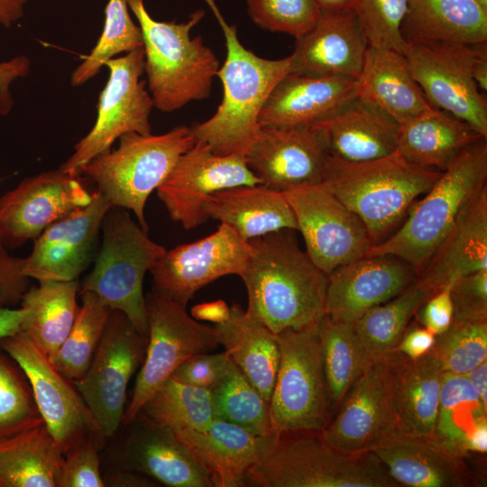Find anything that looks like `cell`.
<instances>
[{
  "label": "cell",
  "mask_w": 487,
  "mask_h": 487,
  "mask_svg": "<svg viewBox=\"0 0 487 487\" xmlns=\"http://www.w3.org/2000/svg\"><path fill=\"white\" fill-rule=\"evenodd\" d=\"M293 231L250 240L252 254L241 276L247 314L275 335L317 325L326 316L328 276L300 249Z\"/></svg>",
  "instance_id": "6da1fadb"
},
{
  "label": "cell",
  "mask_w": 487,
  "mask_h": 487,
  "mask_svg": "<svg viewBox=\"0 0 487 487\" xmlns=\"http://www.w3.org/2000/svg\"><path fill=\"white\" fill-rule=\"evenodd\" d=\"M216 17L225 39L226 58L216 76L223 85V98L209 119L191 127L196 142L210 146L215 153L243 154L260 130V112L274 87L290 72V58L268 60L246 49L235 25L226 23L215 0H205Z\"/></svg>",
  "instance_id": "7a4b0ae2"
},
{
  "label": "cell",
  "mask_w": 487,
  "mask_h": 487,
  "mask_svg": "<svg viewBox=\"0 0 487 487\" xmlns=\"http://www.w3.org/2000/svg\"><path fill=\"white\" fill-rule=\"evenodd\" d=\"M441 172L409 162L397 150L356 162L331 155L321 184L357 215L375 245L400 225L417 198Z\"/></svg>",
  "instance_id": "3957f363"
},
{
  "label": "cell",
  "mask_w": 487,
  "mask_h": 487,
  "mask_svg": "<svg viewBox=\"0 0 487 487\" xmlns=\"http://www.w3.org/2000/svg\"><path fill=\"white\" fill-rule=\"evenodd\" d=\"M126 1L142 31L144 71L153 106L170 113L207 98L219 61L200 36L190 37L205 12H194L184 23L160 22L150 15L143 0Z\"/></svg>",
  "instance_id": "277c9868"
},
{
  "label": "cell",
  "mask_w": 487,
  "mask_h": 487,
  "mask_svg": "<svg viewBox=\"0 0 487 487\" xmlns=\"http://www.w3.org/2000/svg\"><path fill=\"white\" fill-rule=\"evenodd\" d=\"M487 139L464 149L426 192L414 202L400 225L366 255L390 254L422 271L459 213L487 185Z\"/></svg>",
  "instance_id": "5b68a950"
},
{
  "label": "cell",
  "mask_w": 487,
  "mask_h": 487,
  "mask_svg": "<svg viewBox=\"0 0 487 487\" xmlns=\"http://www.w3.org/2000/svg\"><path fill=\"white\" fill-rule=\"evenodd\" d=\"M257 487H398L372 452L349 454L327 444L320 432L278 435L246 476Z\"/></svg>",
  "instance_id": "8992f818"
},
{
  "label": "cell",
  "mask_w": 487,
  "mask_h": 487,
  "mask_svg": "<svg viewBox=\"0 0 487 487\" xmlns=\"http://www.w3.org/2000/svg\"><path fill=\"white\" fill-rule=\"evenodd\" d=\"M195 142L191 128L185 125L161 134L127 133L116 149L90 160L78 175L91 179L112 207L132 210L148 232L144 207L149 196Z\"/></svg>",
  "instance_id": "52a82bcc"
},
{
  "label": "cell",
  "mask_w": 487,
  "mask_h": 487,
  "mask_svg": "<svg viewBox=\"0 0 487 487\" xmlns=\"http://www.w3.org/2000/svg\"><path fill=\"white\" fill-rule=\"evenodd\" d=\"M165 251L132 219L127 209L111 207L102 222L94 267L84 279L79 293H95L111 310L123 312L142 335L148 336L143 279Z\"/></svg>",
  "instance_id": "ba28073f"
},
{
  "label": "cell",
  "mask_w": 487,
  "mask_h": 487,
  "mask_svg": "<svg viewBox=\"0 0 487 487\" xmlns=\"http://www.w3.org/2000/svg\"><path fill=\"white\" fill-rule=\"evenodd\" d=\"M319 324L276 334L280 361L270 400L271 427L276 435L321 432L331 419Z\"/></svg>",
  "instance_id": "9c48e42d"
},
{
  "label": "cell",
  "mask_w": 487,
  "mask_h": 487,
  "mask_svg": "<svg viewBox=\"0 0 487 487\" xmlns=\"http://www.w3.org/2000/svg\"><path fill=\"white\" fill-rule=\"evenodd\" d=\"M148 344L124 425L131 424L146 401L187 359L219 345L214 326L191 317L186 306L153 290L145 296Z\"/></svg>",
  "instance_id": "30bf717a"
},
{
  "label": "cell",
  "mask_w": 487,
  "mask_h": 487,
  "mask_svg": "<svg viewBox=\"0 0 487 487\" xmlns=\"http://www.w3.org/2000/svg\"><path fill=\"white\" fill-rule=\"evenodd\" d=\"M108 80L101 91L92 129L74 146L60 170L79 176V170L96 156L111 149L123 134L152 133L150 115L153 101L140 78L144 71L143 47L106 61Z\"/></svg>",
  "instance_id": "8fae6325"
},
{
  "label": "cell",
  "mask_w": 487,
  "mask_h": 487,
  "mask_svg": "<svg viewBox=\"0 0 487 487\" xmlns=\"http://www.w3.org/2000/svg\"><path fill=\"white\" fill-rule=\"evenodd\" d=\"M148 344L128 317L111 310L85 374L73 381L105 438L123 422L129 381L141 367Z\"/></svg>",
  "instance_id": "7c38bea8"
},
{
  "label": "cell",
  "mask_w": 487,
  "mask_h": 487,
  "mask_svg": "<svg viewBox=\"0 0 487 487\" xmlns=\"http://www.w3.org/2000/svg\"><path fill=\"white\" fill-rule=\"evenodd\" d=\"M482 44L410 42L404 55L428 103L487 139V103L473 78Z\"/></svg>",
  "instance_id": "4fadbf2b"
},
{
  "label": "cell",
  "mask_w": 487,
  "mask_h": 487,
  "mask_svg": "<svg viewBox=\"0 0 487 487\" xmlns=\"http://www.w3.org/2000/svg\"><path fill=\"white\" fill-rule=\"evenodd\" d=\"M0 348L25 374L41 417L64 455L89 436H103L73 381L24 333L0 338Z\"/></svg>",
  "instance_id": "5bb4252c"
},
{
  "label": "cell",
  "mask_w": 487,
  "mask_h": 487,
  "mask_svg": "<svg viewBox=\"0 0 487 487\" xmlns=\"http://www.w3.org/2000/svg\"><path fill=\"white\" fill-rule=\"evenodd\" d=\"M306 244V253L327 276L366 255L372 243L363 221L321 183L283 192Z\"/></svg>",
  "instance_id": "9a60e30c"
},
{
  "label": "cell",
  "mask_w": 487,
  "mask_h": 487,
  "mask_svg": "<svg viewBox=\"0 0 487 487\" xmlns=\"http://www.w3.org/2000/svg\"><path fill=\"white\" fill-rule=\"evenodd\" d=\"M262 184L243 154H217L202 142L184 152L157 188V195L170 217L186 230L208 220L205 203L216 191Z\"/></svg>",
  "instance_id": "2e32d148"
},
{
  "label": "cell",
  "mask_w": 487,
  "mask_h": 487,
  "mask_svg": "<svg viewBox=\"0 0 487 487\" xmlns=\"http://www.w3.org/2000/svg\"><path fill=\"white\" fill-rule=\"evenodd\" d=\"M251 254L250 243L221 223L200 240L166 250L150 269L153 290L187 306L198 290L220 277H241Z\"/></svg>",
  "instance_id": "e0dca14e"
},
{
  "label": "cell",
  "mask_w": 487,
  "mask_h": 487,
  "mask_svg": "<svg viewBox=\"0 0 487 487\" xmlns=\"http://www.w3.org/2000/svg\"><path fill=\"white\" fill-rule=\"evenodd\" d=\"M320 436L333 447L349 454L371 452L395 437L389 354L367 364Z\"/></svg>",
  "instance_id": "ac0fdd59"
},
{
  "label": "cell",
  "mask_w": 487,
  "mask_h": 487,
  "mask_svg": "<svg viewBox=\"0 0 487 487\" xmlns=\"http://www.w3.org/2000/svg\"><path fill=\"white\" fill-rule=\"evenodd\" d=\"M61 170L23 179L0 196V239L7 249L34 240L55 221L87 206L93 194Z\"/></svg>",
  "instance_id": "d6986e66"
},
{
  "label": "cell",
  "mask_w": 487,
  "mask_h": 487,
  "mask_svg": "<svg viewBox=\"0 0 487 487\" xmlns=\"http://www.w3.org/2000/svg\"><path fill=\"white\" fill-rule=\"evenodd\" d=\"M111 207L96 191L87 206L47 226L33 240L31 253L22 258L23 274L38 281L78 280L96 258L102 222Z\"/></svg>",
  "instance_id": "ffe728a7"
},
{
  "label": "cell",
  "mask_w": 487,
  "mask_h": 487,
  "mask_svg": "<svg viewBox=\"0 0 487 487\" xmlns=\"http://www.w3.org/2000/svg\"><path fill=\"white\" fill-rule=\"evenodd\" d=\"M244 156L262 185L284 192L320 184L331 154L312 125L261 126Z\"/></svg>",
  "instance_id": "44dd1931"
},
{
  "label": "cell",
  "mask_w": 487,
  "mask_h": 487,
  "mask_svg": "<svg viewBox=\"0 0 487 487\" xmlns=\"http://www.w3.org/2000/svg\"><path fill=\"white\" fill-rule=\"evenodd\" d=\"M417 280L404 260L390 255H364L328 275L326 316L354 324L365 312L396 297Z\"/></svg>",
  "instance_id": "7402d4cb"
},
{
  "label": "cell",
  "mask_w": 487,
  "mask_h": 487,
  "mask_svg": "<svg viewBox=\"0 0 487 487\" xmlns=\"http://www.w3.org/2000/svg\"><path fill=\"white\" fill-rule=\"evenodd\" d=\"M367 48L354 9L321 10L315 25L296 39L289 73L358 78Z\"/></svg>",
  "instance_id": "603a6c76"
},
{
  "label": "cell",
  "mask_w": 487,
  "mask_h": 487,
  "mask_svg": "<svg viewBox=\"0 0 487 487\" xmlns=\"http://www.w3.org/2000/svg\"><path fill=\"white\" fill-rule=\"evenodd\" d=\"M143 418L122 447L123 469L170 487H215L207 469L170 428Z\"/></svg>",
  "instance_id": "cb8c5ba5"
},
{
  "label": "cell",
  "mask_w": 487,
  "mask_h": 487,
  "mask_svg": "<svg viewBox=\"0 0 487 487\" xmlns=\"http://www.w3.org/2000/svg\"><path fill=\"white\" fill-rule=\"evenodd\" d=\"M357 78L287 74L260 112V126H311L333 115L358 96Z\"/></svg>",
  "instance_id": "d4e9b609"
},
{
  "label": "cell",
  "mask_w": 487,
  "mask_h": 487,
  "mask_svg": "<svg viewBox=\"0 0 487 487\" xmlns=\"http://www.w3.org/2000/svg\"><path fill=\"white\" fill-rule=\"evenodd\" d=\"M481 270H487V185L459 213L417 281L432 296Z\"/></svg>",
  "instance_id": "484cf974"
},
{
  "label": "cell",
  "mask_w": 487,
  "mask_h": 487,
  "mask_svg": "<svg viewBox=\"0 0 487 487\" xmlns=\"http://www.w3.org/2000/svg\"><path fill=\"white\" fill-rule=\"evenodd\" d=\"M395 437H433L444 371L430 351L410 359L389 354Z\"/></svg>",
  "instance_id": "4316f807"
},
{
  "label": "cell",
  "mask_w": 487,
  "mask_h": 487,
  "mask_svg": "<svg viewBox=\"0 0 487 487\" xmlns=\"http://www.w3.org/2000/svg\"><path fill=\"white\" fill-rule=\"evenodd\" d=\"M211 474L215 487L246 486V476L268 453L278 435H256L237 425L214 419L201 431L174 433Z\"/></svg>",
  "instance_id": "83f0119b"
},
{
  "label": "cell",
  "mask_w": 487,
  "mask_h": 487,
  "mask_svg": "<svg viewBox=\"0 0 487 487\" xmlns=\"http://www.w3.org/2000/svg\"><path fill=\"white\" fill-rule=\"evenodd\" d=\"M400 486L468 487L476 481L464 458L433 437L399 436L371 450Z\"/></svg>",
  "instance_id": "f1b7e54d"
},
{
  "label": "cell",
  "mask_w": 487,
  "mask_h": 487,
  "mask_svg": "<svg viewBox=\"0 0 487 487\" xmlns=\"http://www.w3.org/2000/svg\"><path fill=\"white\" fill-rule=\"evenodd\" d=\"M312 126L322 133L330 154L344 161H372L397 150L398 124L358 96Z\"/></svg>",
  "instance_id": "f546056e"
},
{
  "label": "cell",
  "mask_w": 487,
  "mask_h": 487,
  "mask_svg": "<svg viewBox=\"0 0 487 487\" xmlns=\"http://www.w3.org/2000/svg\"><path fill=\"white\" fill-rule=\"evenodd\" d=\"M357 85L359 97L398 124L432 107L412 77L405 55L394 50L368 46Z\"/></svg>",
  "instance_id": "4dcf8cb0"
},
{
  "label": "cell",
  "mask_w": 487,
  "mask_h": 487,
  "mask_svg": "<svg viewBox=\"0 0 487 487\" xmlns=\"http://www.w3.org/2000/svg\"><path fill=\"white\" fill-rule=\"evenodd\" d=\"M204 208L209 218L230 225L248 242L282 229H298L283 192L262 184L216 191L208 197Z\"/></svg>",
  "instance_id": "1f68e13d"
},
{
  "label": "cell",
  "mask_w": 487,
  "mask_h": 487,
  "mask_svg": "<svg viewBox=\"0 0 487 487\" xmlns=\"http://www.w3.org/2000/svg\"><path fill=\"white\" fill-rule=\"evenodd\" d=\"M214 328L219 345L270 402L280 361L276 335L238 304L231 306Z\"/></svg>",
  "instance_id": "d6a6232c"
},
{
  "label": "cell",
  "mask_w": 487,
  "mask_h": 487,
  "mask_svg": "<svg viewBox=\"0 0 487 487\" xmlns=\"http://www.w3.org/2000/svg\"><path fill=\"white\" fill-rule=\"evenodd\" d=\"M482 138L465 122L432 106L398 124L397 151L409 162L443 171Z\"/></svg>",
  "instance_id": "836d02e7"
},
{
  "label": "cell",
  "mask_w": 487,
  "mask_h": 487,
  "mask_svg": "<svg viewBox=\"0 0 487 487\" xmlns=\"http://www.w3.org/2000/svg\"><path fill=\"white\" fill-rule=\"evenodd\" d=\"M401 33L407 43H485L487 12L473 0H408Z\"/></svg>",
  "instance_id": "e575fe53"
},
{
  "label": "cell",
  "mask_w": 487,
  "mask_h": 487,
  "mask_svg": "<svg viewBox=\"0 0 487 487\" xmlns=\"http://www.w3.org/2000/svg\"><path fill=\"white\" fill-rule=\"evenodd\" d=\"M64 460L42 421L0 439V487H60Z\"/></svg>",
  "instance_id": "d590c367"
},
{
  "label": "cell",
  "mask_w": 487,
  "mask_h": 487,
  "mask_svg": "<svg viewBox=\"0 0 487 487\" xmlns=\"http://www.w3.org/2000/svg\"><path fill=\"white\" fill-rule=\"evenodd\" d=\"M79 282L41 280L29 286L20 307L24 317L20 331L24 333L51 361L70 332L79 312L77 302Z\"/></svg>",
  "instance_id": "8d00e7d4"
},
{
  "label": "cell",
  "mask_w": 487,
  "mask_h": 487,
  "mask_svg": "<svg viewBox=\"0 0 487 487\" xmlns=\"http://www.w3.org/2000/svg\"><path fill=\"white\" fill-rule=\"evenodd\" d=\"M429 297L416 280L396 297L369 309L354 324L371 361L397 350L411 318Z\"/></svg>",
  "instance_id": "74e56055"
},
{
  "label": "cell",
  "mask_w": 487,
  "mask_h": 487,
  "mask_svg": "<svg viewBox=\"0 0 487 487\" xmlns=\"http://www.w3.org/2000/svg\"><path fill=\"white\" fill-rule=\"evenodd\" d=\"M323 369L331 418L345 393L371 362L354 324L325 316L319 324Z\"/></svg>",
  "instance_id": "f35d334b"
},
{
  "label": "cell",
  "mask_w": 487,
  "mask_h": 487,
  "mask_svg": "<svg viewBox=\"0 0 487 487\" xmlns=\"http://www.w3.org/2000/svg\"><path fill=\"white\" fill-rule=\"evenodd\" d=\"M484 420H487V407L467 377L444 372L433 438L455 453L467 456L465 443Z\"/></svg>",
  "instance_id": "ab89813d"
},
{
  "label": "cell",
  "mask_w": 487,
  "mask_h": 487,
  "mask_svg": "<svg viewBox=\"0 0 487 487\" xmlns=\"http://www.w3.org/2000/svg\"><path fill=\"white\" fill-rule=\"evenodd\" d=\"M140 413L174 433L205 430L215 419L211 391L172 377L159 387Z\"/></svg>",
  "instance_id": "60d3db41"
},
{
  "label": "cell",
  "mask_w": 487,
  "mask_h": 487,
  "mask_svg": "<svg viewBox=\"0 0 487 487\" xmlns=\"http://www.w3.org/2000/svg\"><path fill=\"white\" fill-rule=\"evenodd\" d=\"M210 391L215 419L237 425L256 435L272 433L270 402L232 360Z\"/></svg>",
  "instance_id": "b9f144b4"
},
{
  "label": "cell",
  "mask_w": 487,
  "mask_h": 487,
  "mask_svg": "<svg viewBox=\"0 0 487 487\" xmlns=\"http://www.w3.org/2000/svg\"><path fill=\"white\" fill-rule=\"evenodd\" d=\"M81 295L82 305L68 336L51 361L69 380L80 379L88 369L111 309L93 292Z\"/></svg>",
  "instance_id": "7bdbcfd3"
},
{
  "label": "cell",
  "mask_w": 487,
  "mask_h": 487,
  "mask_svg": "<svg viewBox=\"0 0 487 487\" xmlns=\"http://www.w3.org/2000/svg\"><path fill=\"white\" fill-rule=\"evenodd\" d=\"M129 10L126 0H108L102 33L90 53L72 72V86L87 83L115 55L143 47L141 28L133 23Z\"/></svg>",
  "instance_id": "ee69618b"
},
{
  "label": "cell",
  "mask_w": 487,
  "mask_h": 487,
  "mask_svg": "<svg viewBox=\"0 0 487 487\" xmlns=\"http://www.w3.org/2000/svg\"><path fill=\"white\" fill-rule=\"evenodd\" d=\"M42 421L25 374L0 348V439Z\"/></svg>",
  "instance_id": "f6af8a7d"
},
{
  "label": "cell",
  "mask_w": 487,
  "mask_h": 487,
  "mask_svg": "<svg viewBox=\"0 0 487 487\" xmlns=\"http://www.w3.org/2000/svg\"><path fill=\"white\" fill-rule=\"evenodd\" d=\"M431 352L444 372L466 374L487 360V322L453 321L447 330L436 336Z\"/></svg>",
  "instance_id": "bcb514c9"
},
{
  "label": "cell",
  "mask_w": 487,
  "mask_h": 487,
  "mask_svg": "<svg viewBox=\"0 0 487 487\" xmlns=\"http://www.w3.org/2000/svg\"><path fill=\"white\" fill-rule=\"evenodd\" d=\"M407 8L408 0H357L354 12L368 46L404 54L408 43L401 25Z\"/></svg>",
  "instance_id": "7dc6e473"
},
{
  "label": "cell",
  "mask_w": 487,
  "mask_h": 487,
  "mask_svg": "<svg viewBox=\"0 0 487 487\" xmlns=\"http://www.w3.org/2000/svg\"><path fill=\"white\" fill-rule=\"evenodd\" d=\"M250 18L259 27L299 38L317 23L321 8L316 0H246Z\"/></svg>",
  "instance_id": "c3c4849f"
},
{
  "label": "cell",
  "mask_w": 487,
  "mask_h": 487,
  "mask_svg": "<svg viewBox=\"0 0 487 487\" xmlns=\"http://www.w3.org/2000/svg\"><path fill=\"white\" fill-rule=\"evenodd\" d=\"M105 438L89 436L65 455L60 487H104L98 451Z\"/></svg>",
  "instance_id": "681fc988"
},
{
  "label": "cell",
  "mask_w": 487,
  "mask_h": 487,
  "mask_svg": "<svg viewBox=\"0 0 487 487\" xmlns=\"http://www.w3.org/2000/svg\"><path fill=\"white\" fill-rule=\"evenodd\" d=\"M453 321L487 322V270L457 278L450 286Z\"/></svg>",
  "instance_id": "f907efd6"
},
{
  "label": "cell",
  "mask_w": 487,
  "mask_h": 487,
  "mask_svg": "<svg viewBox=\"0 0 487 487\" xmlns=\"http://www.w3.org/2000/svg\"><path fill=\"white\" fill-rule=\"evenodd\" d=\"M230 357L225 351L200 353L184 361L171 374L173 379L211 391L225 373Z\"/></svg>",
  "instance_id": "816d5d0a"
},
{
  "label": "cell",
  "mask_w": 487,
  "mask_h": 487,
  "mask_svg": "<svg viewBox=\"0 0 487 487\" xmlns=\"http://www.w3.org/2000/svg\"><path fill=\"white\" fill-rule=\"evenodd\" d=\"M0 239V308L20 304L30 285L23 272L22 258L12 256Z\"/></svg>",
  "instance_id": "f5cc1de1"
},
{
  "label": "cell",
  "mask_w": 487,
  "mask_h": 487,
  "mask_svg": "<svg viewBox=\"0 0 487 487\" xmlns=\"http://www.w3.org/2000/svg\"><path fill=\"white\" fill-rule=\"evenodd\" d=\"M421 326L436 336L449 328L454 318L450 287L430 296L415 314Z\"/></svg>",
  "instance_id": "db71d44e"
},
{
  "label": "cell",
  "mask_w": 487,
  "mask_h": 487,
  "mask_svg": "<svg viewBox=\"0 0 487 487\" xmlns=\"http://www.w3.org/2000/svg\"><path fill=\"white\" fill-rule=\"evenodd\" d=\"M436 342V335L423 326L409 325L397 350L410 359L428 354Z\"/></svg>",
  "instance_id": "11a10c76"
},
{
  "label": "cell",
  "mask_w": 487,
  "mask_h": 487,
  "mask_svg": "<svg viewBox=\"0 0 487 487\" xmlns=\"http://www.w3.org/2000/svg\"><path fill=\"white\" fill-rule=\"evenodd\" d=\"M28 67L29 62L25 57H19L0 64V99L3 104V112H5V108H8L5 102L10 106L9 85L14 78L23 77L28 71Z\"/></svg>",
  "instance_id": "9f6ffc18"
},
{
  "label": "cell",
  "mask_w": 487,
  "mask_h": 487,
  "mask_svg": "<svg viewBox=\"0 0 487 487\" xmlns=\"http://www.w3.org/2000/svg\"><path fill=\"white\" fill-rule=\"evenodd\" d=\"M103 480L105 486L110 487H152L157 485L152 478L123 468L107 473L103 476Z\"/></svg>",
  "instance_id": "6f0895ef"
},
{
  "label": "cell",
  "mask_w": 487,
  "mask_h": 487,
  "mask_svg": "<svg viewBox=\"0 0 487 487\" xmlns=\"http://www.w3.org/2000/svg\"><path fill=\"white\" fill-rule=\"evenodd\" d=\"M30 0H0V25L10 28L19 22Z\"/></svg>",
  "instance_id": "680465c9"
},
{
  "label": "cell",
  "mask_w": 487,
  "mask_h": 487,
  "mask_svg": "<svg viewBox=\"0 0 487 487\" xmlns=\"http://www.w3.org/2000/svg\"><path fill=\"white\" fill-rule=\"evenodd\" d=\"M24 317V310L19 308H0V338L18 332Z\"/></svg>",
  "instance_id": "91938a15"
},
{
  "label": "cell",
  "mask_w": 487,
  "mask_h": 487,
  "mask_svg": "<svg viewBox=\"0 0 487 487\" xmlns=\"http://www.w3.org/2000/svg\"><path fill=\"white\" fill-rule=\"evenodd\" d=\"M484 406L487 407V360L464 374Z\"/></svg>",
  "instance_id": "94428289"
},
{
  "label": "cell",
  "mask_w": 487,
  "mask_h": 487,
  "mask_svg": "<svg viewBox=\"0 0 487 487\" xmlns=\"http://www.w3.org/2000/svg\"><path fill=\"white\" fill-rule=\"evenodd\" d=\"M465 452L485 455L487 452V420L481 422L471 433L466 443Z\"/></svg>",
  "instance_id": "6125c7cd"
},
{
  "label": "cell",
  "mask_w": 487,
  "mask_h": 487,
  "mask_svg": "<svg viewBox=\"0 0 487 487\" xmlns=\"http://www.w3.org/2000/svg\"><path fill=\"white\" fill-rule=\"evenodd\" d=\"M473 78L481 91L487 90V45L482 44L473 66Z\"/></svg>",
  "instance_id": "be15d7a7"
},
{
  "label": "cell",
  "mask_w": 487,
  "mask_h": 487,
  "mask_svg": "<svg viewBox=\"0 0 487 487\" xmlns=\"http://www.w3.org/2000/svg\"><path fill=\"white\" fill-rule=\"evenodd\" d=\"M323 11H344L355 7L357 0H316Z\"/></svg>",
  "instance_id": "e7e4bbea"
},
{
  "label": "cell",
  "mask_w": 487,
  "mask_h": 487,
  "mask_svg": "<svg viewBox=\"0 0 487 487\" xmlns=\"http://www.w3.org/2000/svg\"><path fill=\"white\" fill-rule=\"evenodd\" d=\"M482 10L487 12V0H473Z\"/></svg>",
  "instance_id": "03108f58"
},
{
  "label": "cell",
  "mask_w": 487,
  "mask_h": 487,
  "mask_svg": "<svg viewBox=\"0 0 487 487\" xmlns=\"http://www.w3.org/2000/svg\"><path fill=\"white\" fill-rule=\"evenodd\" d=\"M0 184H1V180H0Z\"/></svg>",
  "instance_id": "003e7915"
}]
</instances>
